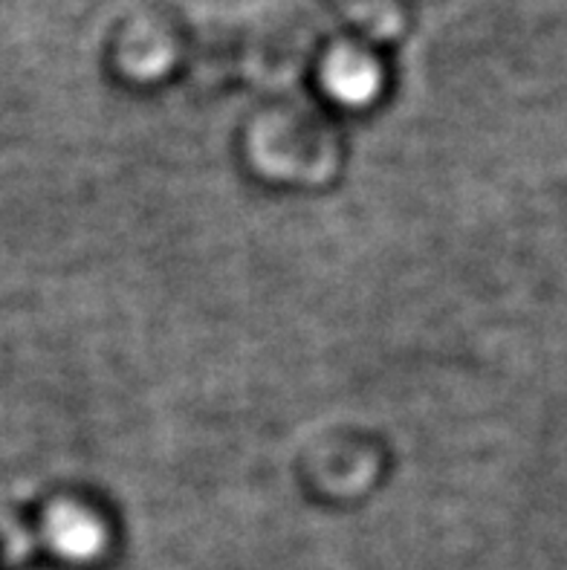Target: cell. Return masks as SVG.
<instances>
[{
    "label": "cell",
    "instance_id": "6da1fadb",
    "mask_svg": "<svg viewBox=\"0 0 567 570\" xmlns=\"http://www.w3.org/2000/svg\"><path fill=\"white\" fill-rule=\"evenodd\" d=\"M47 539L58 557L70 559V562H87L101 550V528L90 515L72 510V507H58L56 513L47 521Z\"/></svg>",
    "mask_w": 567,
    "mask_h": 570
},
{
    "label": "cell",
    "instance_id": "7a4b0ae2",
    "mask_svg": "<svg viewBox=\"0 0 567 570\" xmlns=\"http://www.w3.org/2000/svg\"><path fill=\"white\" fill-rule=\"evenodd\" d=\"M324 87L348 108H362L380 90V72L365 56H336L324 70Z\"/></svg>",
    "mask_w": 567,
    "mask_h": 570
}]
</instances>
